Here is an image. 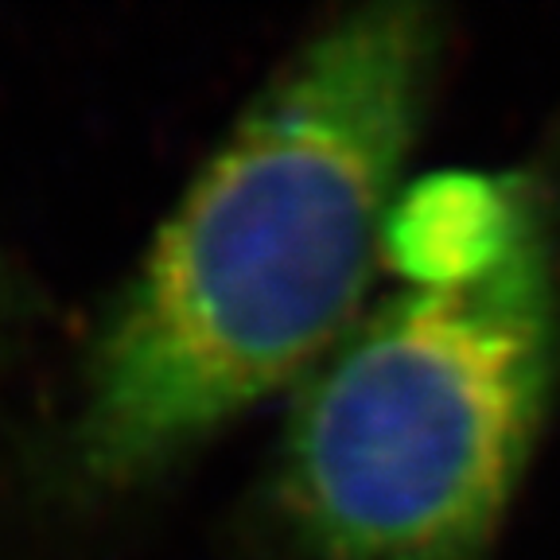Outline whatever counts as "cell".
Segmentation results:
<instances>
[{"mask_svg":"<svg viewBox=\"0 0 560 560\" xmlns=\"http://www.w3.org/2000/svg\"><path fill=\"white\" fill-rule=\"evenodd\" d=\"M394 284L300 382L277 510L304 560H490L560 377V249L525 175L401 195Z\"/></svg>","mask_w":560,"mask_h":560,"instance_id":"7a4b0ae2","label":"cell"},{"mask_svg":"<svg viewBox=\"0 0 560 560\" xmlns=\"http://www.w3.org/2000/svg\"><path fill=\"white\" fill-rule=\"evenodd\" d=\"M444 51L432 4H366L249 97L90 335L59 432L82 499L164 479L359 319Z\"/></svg>","mask_w":560,"mask_h":560,"instance_id":"6da1fadb","label":"cell"},{"mask_svg":"<svg viewBox=\"0 0 560 560\" xmlns=\"http://www.w3.org/2000/svg\"><path fill=\"white\" fill-rule=\"evenodd\" d=\"M9 292V280H4V265H0V296Z\"/></svg>","mask_w":560,"mask_h":560,"instance_id":"3957f363","label":"cell"}]
</instances>
